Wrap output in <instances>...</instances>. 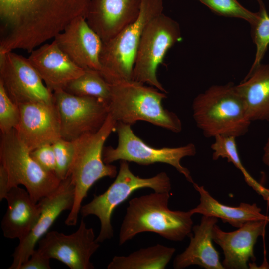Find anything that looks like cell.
Instances as JSON below:
<instances>
[{
	"instance_id": "6da1fadb",
	"label": "cell",
	"mask_w": 269,
	"mask_h": 269,
	"mask_svg": "<svg viewBox=\"0 0 269 269\" xmlns=\"http://www.w3.org/2000/svg\"><path fill=\"white\" fill-rule=\"evenodd\" d=\"M91 0H0V42L32 51L76 18H86Z\"/></svg>"
},
{
	"instance_id": "7a4b0ae2",
	"label": "cell",
	"mask_w": 269,
	"mask_h": 269,
	"mask_svg": "<svg viewBox=\"0 0 269 269\" xmlns=\"http://www.w3.org/2000/svg\"><path fill=\"white\" fill-rule=\"evenodd\" d=\"M170 192H154L129 202L119 235L122 245L138 234L155 233L173 241H181L192 231L193 214L168 208Z\"/></svg>"
},
{
	"instance_id": "3957f363",
	"label": "cell",
	"mask_w": 269,
	"mask_h": 269,
	"mask_svg": "<svg viewBox=\"0 0 269 269\" xmlns=\"http://www.w3.org/2000/svg\"><path fill=\"white\" fill-rule=\"evenodd\" d=\"M193 117L207 138L245 135L251 121L245 103L232 82L213 85L198 94L192 103Z\"/></svg>"
},
{
	"instance_id": "277c9868",
	"label": "cell",
	"mask_w": 269,
	"mask_h": 269,
	"mask_svg": "<svg viewBox=\"0 0 269 269\" xmlns=\"http://www.w3.org/2000/svg\"><path fill=\"white\" fill-rule=\"evenodd\" d=\"M110 88L109 112L117 123L131 126L144 121L174 133L181 131L180 118L162 105L166 93L132 80L110 84Z\"/></svg>"
},
{
	"instance_id": "5b68a950",
	"label": "cell",
	"mask_w": 269,
	"mask_h": 269,
	"mask_svg": "<svg viewBox=\"0 0 269 269\" xmlns=\"http://www.w3.org/2000/svg\"><path fill=\"white\" fill-rule=\"evenodd\" d=\"M117 122L109 114L102 127L96 132L86 134L75 140V153L69 176L74 187L73 207L65 223L77 224L82 202L89 190L98 180L104 177H115L117 168L104 163V143L112 132L116 131Z\"/></svg>"
},
{
	"instance_id": "8992f818",
	"label": "cell",
	"mask_w": 269,
	"mask_h": 269,
	"mask_svg": "<svg viewBox=\"0 0 269 269\" xmlns=\"http://www.w3.org/2000/svg\"><path fill=\"white\" fill-rule=\"evenodd\" d=\"M163 10L162 0H142L137 19L113 38L103 43L100 72L110 84L132 80L135 56L144 30Z\"/></svg>"
},
{
	"instance_id": "52a82bcc",
	"label": "cell",
	"mask_w": 269,
	"mask_h": 269,
	"mask_svg": "<svg viewBox=\"0 0 269 269\" xmlns=\"http://www.w3.org/2000/svg\"><path fill=\"white\" fill-rule=\"evenodd\" d=\"M129 162L120 160V167L116 178L102 194L94 195L88 203L81 206L80 213L83 217L97 216L100 222V232L96 241L102 243L114 236L111 217L115 209L126 200L136 190L150 188L154 192H170L171 183L169 177L161 172L149 178H141L131 171Z\"/></svg>"
},
{
	"instance_id": "ba28073f",
	"label": "cell",
	"mask_w": 269,
	"mask_h": 269,
	"mask_svg": "<svg viewBox=\"0 0 269 269\" xmlns=\"http://www.w3.org/2000/svg\"><path fill=\"white\" fill-rule=\"evenodd\" d=\"M0 162L8 174L9 189L23 185L36 203L55 191L61 181L55 173L45 170L32 158L15 129L1 133Z\"/></svg>"
},
{
	"instance_id": "9c48e42d",
	"label": "cell",
	"mask_w": 269,
	"mask_h": 269,
	"mask_svg": "<svg viewBox=\"0 0 269 269\" xmlns=\"http://www.w3.org/2000/svg\"><path fill=\"white\" fill-rule=\"evenodd\" d=\"M178 23L164 13L152 19L142 35L133 67L132 80L166 90L158 80L157 70L168 50L182 40Z\"/></svg>"
},
{
	"instance_id": "30bf717a",
	"label": "cell",
	"mask_w": 269,
	"mask_h": 269,
	"mask_svg": "<svg viewBox=\"0 0 269 269\" xmlns=\"http://www.w3.org/2000/svg\"><path fill=\"white\" fill-rule=\"evenodd\" d=\"M116 131L118 145L115 148L104 147L103 159L105 163L109 164L117 160H125L141 165L156 163L167 164L174 167L188 182L192 184L194 182L189 170L181 164L184 157L196 154L194 144L190 143L178 147L156 148L147 145L136 135L130 125L118 122Z\"/></svg>"
},
{
	"instance_id": "8fae6325",
	"label": "cell",
	"mask_w": 269,
	"mask_h": 269,
	"mask_svg": "<svg viewBox=\"0 0 269 269\" xmlns=\"http://www.w3.org/2000/svg\"><path fill=\"white\" fill-rule=\"evenodd\" d=\"M53 94L64 139L73 141L97 131L109 114L108 104L95 97L76 96L64 90Z\"/></svg>"
},
{
	"instance_id": "7c38bea8",
	"label": "cell",
	"mask_w": 269,
	"mask_h": 269,
	"mask_svg": "<svg viewBox=\"0 0 269 269\" xmlns=\"http://www.w3.org/2000/svg\"><path fill=\"white\" fill-rule=\"evenodd\" d=\"M0 81L17 105L54 101L53 93L44 84L28 58L13 51L0 54Z\"/></svg>"
},
{
	"instance_id": "4fadbf2b",
	"label": "cell",
	"mask_w": 269,
	"mask_h": 269,
	"mask_svg": "<svg viewBox=\"0 0 269 269\" xmlns=\"http://www.w3.org/2000/svg\"><path fill=\"white\" fill-rule=\"evenodd\" d=\"M92 228L82 219L77 230L70 235L56 231L47 232L38 241L37 249L49 259H55L71 269H93L91 256L100 247Z\"/></svg>"
},
{
	"instance_id": "5bb4252c",
	"label": "cell",
	"mask_w": 269,
	"mask_h": 269,
	"mask_svg": "<svg viewBox=\"0 0 269 269\" xmlns=\"http://www.w3.org/2000/svg\"><path fill=\"white\" fill-rule=\"evenodd\" d=\"M74 201V187L70 176L61 180L58 188L38 203L41 212L38 219L29 232L19 243L12 254L13 262L9 269H19L31 255L40 239L48 231L58 216L65 210H71Z\"/></svg>"
},
{
	"instance_id": "9a60e30c",
	"label": "cell",
	"mask_w": 269,
	"mask_h": 269,
	"mask_svg": "<svg viewBox=\"0 0 269 269\" xmlns=\"http://www.w3.org/2000/svg\"><path fill=\"white\" fill-rule=\"evenodd\" d=\"M18 106L20 120L15 130L19 139L30 151L61 138L59 115L54 101Z\"/></svg>"
},
{
	"instance_id": "2e32d148",
	"label": "cell",
	"mask_w": 269,
	"mask_h": 269,
	"mask_svg": "<svg viewBox=\"0 0 269 269\" xmlns=\"http://www.w3.org/2000/svg\"><path fill=\"white\" fill-rule=\"evenodd\" d=\"M141 2L142 0H91L86 20L105 43L137 19Z\"/></svg>"
},
{
	"instance_id": "e0dca14e",
	"label": "cell",
	"mask_w": 269,
	"mask_h": 269,
	"mask_svg": "<svg viewBox=\"0 0 269 269\" xmlns=\"http://www.w3.org/2000/svg\"><path fill=\"white\" fill-rule=\"evenodd\" d=\"M268 223L266 220L251 221L231 232L222 230L216 224L213 226V241L223 250L225 269H249V260H256L254 246L258 237L265 235Z\"/></svg>"
},
{
	"instance_id": "ac0fdd59",
	"label": "cell",
	"mask_w": 269,
	"mask_h": 269,
	"mask_svg": "<svg viewBox=\"0 0 269 269\" xmlns=\"http://www.w3.org/2000/svg\"><path fill=\"white\" fill-rule=\"evenodd\" d=\"M54 40L78 66L84 70L100 71V55L103 42L85 18L80 17L73 20Z\"/></svg>"
},
{
	"instance_id": "d6986e66",
	"label": "cell",
	"mask_w": 269,
	"mask_h": 269,
	"mask_svg": "<svg viewBox=\"0 0 269 269\" xmlns=\"http://www.w3.org/2000/svg\"><path fill=\"white\" fill-rule=\"evenodd\" d=\"M28 58L52 93L64 90L70 82L85 70L76 65L54 40L34 49Z\"/></svg>"
},
{
	"instance_id": "ffe728a7",
	"label": "cell",
	"mask_w": 269,
	"mask_h": 269,
	"mask_svg": "<svg viewBox=\"0 0 269 269\" xmlns=\"http://www.w3.org/2000/svg\"><path fill=\"white\" fill-rule=\"evenodd\" d=\"M217 221L215 217L203 215L200 224L193 226L189 245L175 258L174 269H183L195 265L206 269H225L212 242V229Z\"/></svg>"
},
{
	"instance_id": "44dd1931",
	"label": "cell",
	"mask_w": 269,
	"mask_h": 269,
	"mask_svg": "<svg viewBox=\"0 0 269 269\" xmlns=\"http://www.w3.org/2000/svg\"><path fill=\"white\" fill-rule=\"evenodd\" d=\"M8 208L1 223L4 236L8 239L24 238L36 223L41 206L26 190L18 186L10 188L5 199Z\"/></svg>"
},
{
	"instance_id": "7402d4cb",
	"label": "cell",
	"mask_w": 269,
	"mask_h": 269,
	"mask_svg": "<svg viewBox=\"0 0 269 269\" xmlns=\"http://www.w3.org/2000/svg\"><path fill=\"white\" fill-rule=\"evenodd\" d=\"M193 185L200 195L199 204L190 210L193 215L198 213L219 218L223 223L238 228L251 221L266 220L269 223V216L262 214L256 203L242 202L237 207L225 205L214 198L203 186L195 182Z\"/></svg>"
},
{
	"instance_id": "603a6c76",
	"label": "cell",
	"mask_w": 269,
	"mask_h": 269,
	"mask_svg": "<svg viewBox=\"0 0 269 269\" xmlns=\"http://www.w3.org/2000/svg\"><path fill=\"white\" fill-rule=\"evenodd\" d=\"M236 88L251 122H269V64L261 63L250 70Z\"/></svg>"
},
{
	"instance_id": "cb8c5ba5",
	"label": "cell",
	"mask_w": 269,
	"mask_h": 269,
	"mask_svg": "<svg viewBox=\"0 0 269 269\" xmlns=\"http://www.w3.org/2000/svg\"><path fill=\"white\" fill-rule=\"evenodd\" d=\"M176 251L160 244L143 248L127 256H115L108 269H164Z\"/></svg>"
},
{
	"instance_id": "d4e9b609",
	"label": "cell",
	"mask_w": 269,
	"mask_h": 269,
	"mask_svg": "<svg viewBox=\"0 0 269 269\" xmlns=\"http://www.w3.org/2000/svg\"><path fill=\"white\" fill-rule=\"evenodd\" d=\"M211 145L213 150L212 159L217 160L219 158H226L228 162L232 163L242 173L246 183L263 199L269 202V188H266L255 180L244 167L238 153L234 136L217 135Z\"/></svg>"
},
{
	"instance_id": "484cf974",
	"label": "cell",
	"mask_w": 269,
	"mask_h": 269,
	"mask_svg": "<svg viewBox=\"0 0 269 269\" xmlns=\"http://www.w3.org/2000/svg\"><path fill=\"white\" fill-rule=\"evenodd\" d=\"M72 95L93 97L107 103L111 95L110 84L96 70H85L77 78L70 82L64 90Z\"/></svg>"
},
{
	"instance_id": "4316f807",
	"label": "cell",
	"mask_w": 269,
	"mask_h": 269,
	"mask_svg": "<svg viewBox=\"0 0 269 269\" xmlns=\"http://www.w3.org/2000/svg\"><path fill=\"white\" fill-rule=\"evenodd\" d=\"M259 5V17L251 26L252 37L256 46L255 59L250 70L261 63L269 45V16L262 0H257Z\"/></svg>"
},
{
	"instance_id": "83f0119b",
	"label": "cell",
	"mask_w": 269,
	"mask_h": 269,
	"mask_svg": "<svg viewBox=\"0 0 269 269\" xmlns=\"http://www.w3.org/2000/svg\"><path fill=\"white\" fill-rule=\"evenodd\" d=\"M219 15L241 18L251 26L258 20L259 13L252 12L243 6L237 0H197Z\"/></svg>"
},
{
	"instance_id": "f1b7e54d",
	"label": "cell",
	"mask_w": 269,
	"mask_h": 269,
	"mask_svg": "<svg viewBox=\"0 0 269 269\" xmlns=\"http://www.w3.org/2000/svg\"><path fill=\"white\" fill-rule=\"evenodd\" d=\"M20 120L18 106L8 95L0 81V129L1 133L15 129Z\"/></svg>"
},
{
	"instance_id": "f546056e",
	"label": "cell",
	"mask_w": 269,
	"mask_h": 269,
	"mask_svg": "<svg viewBox=\"0 0 269 269\" xmlns=\"http://www.w3.org/2000/svg\"><path fill=\"white\" fill-rule=\"evenodd\" d=\"M56 169L55 173L61 180L69 176L75 153L73 141L60 138L53 144Z\"/></svg>"
},
{
	"instance_id": "4dcf8cb0",
	"label": "cell",
	"mask_w": 269,
	"mask_h": 269,
	"mask_svg": "<svg viewBox=\"0 0 269 269\" xmlns=\"http://www.w3.org/2000/svg\"><path fill=\"white\" fill-rule=\"evenodd\" d=\"M32 158L45 170L55 173L56 158L52 144L41 145L30 151Z\"/></svg>"
},
{
	"instance_id": "1f68e13d",
	"label": "cell",
	"mask_w": 269,
	"mask_h": 269,
	"mask_svg": "<svg viewBox=\"0 0 269 269\" xmlns=\"http://www.w3.org/2000/svg\"><path fill=\"white\" fill-rule=\"evenodd\" d=\"M50 260L38 249H35L29 259L20 266L19 269H50Z\"/></svg>"
},
{
	"instance_id": "d6a6232c",
	"label": "cell",
	"mask_w": 269,
	"mask_h": 269,
	"mask_svg": "<svg viewBox=\"0 0 269 269\" xmlns=\"http://www.w3.org/2000/svg\"><path fill=\"white\" fill-rule=\"evenodd\" d=\"M9 179L5 168L0 164V201L5 199L8 192Z\"/></svg>"
},
{
	"instance_id": "836d02e7",
	"label": "cell",
	"mask_w": 269,
	"mask_h": 269,
	"mask_svg": "<svg viewBox=\"0 0 269 269\" xmlns=\"http://www.w3.org/2000/svg\"><path fill=\"white\" fill-rule=\"evenodd\" d=\"M262 161L263 163L269 168V137L263 148Z\"/></svg>"
}]
</instances>
